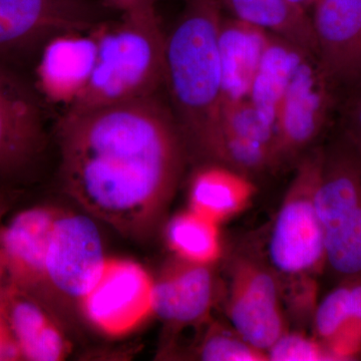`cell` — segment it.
<instances>
[{
	"label": "cell",
	"instance_id": "28",
	"mask_svg": "<svg viewBox=\"0 0 361 361\" xmlns=\"http://www.w3.org/2000/svg\"><path fill=\"white\" fill-rule=\"evenodd\" d=\"M16 360H23V356L7 322L4 306L0 304V361Z\"/></svg>",
	"mask_w": 361,
	"mask_h": 361
},
{
	"label": "cell",
	"instance_id": "15",
	"mask_svg": "<svg viewBox=\"0 0 361 361\" xmlns=\"http://www.w3.org/2000/svg\"><path fill=\"white\" fill-rule=\"evenodd\" d=\"M215 292L212 266L175 257L154 277V315L172 325L201 322L212 310Z\"/></svg>",
	"mask_w": 361,
	"mask_h": 361
},
{
	"label": "cell",
	"instance_id": "21",
	"mask_svg": "<svg viewBox=\"0 0 361 361\" xmlns=\"http://www.w3.org/2000/svg\"><path fill=\"white\" fill-rule=\"evenodd\" d=\"M220 225L195 211H184L169 221L165 236L176 257L212 266L222 254Z\"/></svg>",
	"mask_w": 361,
	"mask_h": 361
},
{
	"label": "cell",
	"instance_id": "25",
	"mask_svg": "<svg viewBox=\"0 0 361 361\" xmlns=\"http://www.w3.org/2000/svg\"><path fill=\"white\" fill-rule=\"evenodd\" d=\"M273 361H318L331 360L326 348L302 334H287L279 337L267 350Z\"/></svg>",
	"mask_w": 361,
	"mask_h": 361
},
{
	"label": "cell",
	"instance_id": "27",
	"mask_svg": "<svg viewBox=\"0 0 361 361\" xmlns=\"http://www.w3.org/2000/svg\"><path fill=\"white\" fill-rule=\"evenodd\" d=\"M342 126L350 146L348 151L361 163V87L344 109Z\"/></svg>",
	"mask_w": 361,
	"mask_h": 361
},
{
	"label": "cell",
	"instance_id": "30",
	"mask_svg": "<svg viewBox=\"0 0 361 361\" xmlns=\"http://www.w3.org/2000/svg\"><path fill=\"white\" fill-rule=\"evenodd\" d=\"M288 1H290L294 6L300 7V8L307 11L308 8L313 6L315 0H288Z\"/></svg>",
	"mask_w": 361,
	"mask_h": 361
},
{
	"label": "cell",
	"instance_id": "2",
	"mask_svg": "<svg viewBox=\"0 0 361 361\" xmlns=\"http://www.w3.org/2000/svg\"><path fill=\"white\" fill-rule=\"evenodd\" d=\"M220 0H186L165 35V82L188 158L212 163L223 103Z\"/></svg>",
	"mask_w": 361,
	"mask_h": 361
},
{
	"label": "cell",
	"instance_id": "12",
	"mask_svg": "<svg viewBox=\"0 0 361 361\" xmlns=\"http://www.w3.org/2000/svg\"><path fill=\"white\" fill-rule=\"evenodd\" d=\"M96 52L94 28L52 37L37 56L35 87L39 96L63 111L71 108L89 84Z\"/></svg>",
	"mask_w": 361,
	"mask_h": 361
},
{
	"label": "cell",
	"instance_id": "16",
	"mask_svg": "<svg viewBox=\"0 0 361 361\" xmlns=\"http://www.w3.org/2000/svg\"><path fill=\"white\" fill-rule=\"evenodd\" d=\"M2 306L23 360L61 361L68 357L71 341L63 319L49 306L13 285Z\"/></svg>",
	"mask_w": 361,
	"mask_h": 361
},
{
	"label": "cell",
	"instance_id": "31",
	"mask_svg": "<svg viewBox=\"0 0 361 361\" xmlns=\"http://www.w3.org/2000/svg\"><path fill=\"white\" fill-rule=\"evenodd\" d=\"M6 197L0 192V217H1L2 214L6 211Z\"/></svg>",
	"mask_w": 361,
	"mask_h": 361
},
{
	"label": "cell",
	"instance_id": "1",
	"mask_svg": "<svg viewBox=\"0 0 361 361\" xmlns=\"http://www.w3.org/2000/svg\"><path fill=\"white\" fill-rule=\"evenodd\" d=\"M56 141L59 182L71 200L127 239H151L188 159L172 111L159 94L63 111Z\"/></svg>",
	"mask_w": 361,
	"mask_h": 361
},
{
	"label": "cell",
	"instance_id": "11",
	"mask_svg": "<svg viewBox=\"0 0 361 361\" xmlns=\"http://www.w3.org/2000/svg\"><path fill=\"white\" fill-rule=\"evenodd\" d=\"M227 314L236 334L266 353L286 332L276 279L253 261L233 267Z\"/></svg>",
	"mask_w": 361,
	"mask_h": 361
},
{
	"label": "cell",
	"instance_id": "23",
	"mask_svg": "<svg viewBox=\"0 0 361 361\" xmlns=\"http://www.w3.org/2000/svg\"><path fill=\"white\" fill-rule=\"evenodd\" d=\"M198 356L206 361H264L267 353L251 345L238 334L216 329L207 334L199 346Z\"/></svg>",
	"mask_w": 361,
	"mask_h": 361
},
{
	"label": "cell",
	"instance_id": "22",
	"mask_svg": "<svg viewBox=\"0 0 361 361\" xmlns=\"http://www.w3.org/2000/svg\"><path fill=\"white\" fill-rule=\"evenodd\" d=\"M221 134L236 135L242 139L267 145L275 149L279 158L276 123L261 113L248 99L223 102L220 116Z\"/></svg>",
	"mask_w": 361,
	"mask_h": 361
},
{
	"label": "cell",
	"instance_id": "7",
	"mask_svg": "<svg viewBox=\"0 0 361 361\" xmlns=\"http://www.w3.org/2000/svg\"><path fill=\"white\" fill-rule=\"evenodd\" d=\"M118 16L104 0H0V59L37 56L52 37Z\"/></svg>",
	"mask_w": 361,
	"mask_h": 361
},
{
	"label": "cell",
	"instance_id": "29",
	"mask_svg": "<svg viewBox=\"0 0 361 361\" xmlns=\"http://www.w3.org/2000/svg\"><path fill=\"white\" fill-rule=\"evenodd\" d=\"M0 219H1V217H0ZM0 225H1V222H0ZM11 285V279H9L8 271H7L6 258H4L1 244H0V304L4 303L7 290H8Z\"/></svg>",
	"mask_w": 361,
	"mask_h": 361
},
{
	"label": "cell",
	"instance_id": "19",
	"mask_svg": "<svg viewBox=\"0 0 361 361\" xmlns=\"http://www.w3.org/2000/svg\"><path fill=\"white\" fill-rule=\"evenodd\" d=\"M311 56L302 47L271 33L248 99L272 122L276 123L280 104L292 78Z\"/></svg>",
	"mask_w": 361,
	"mask_h": 361
},
{
	"label": "cell",
	"instance_id": "5",
	"mask_svg": "<svg viewBox=\"0 0 361 361\" xmlns=\"http://www.w3.org/2000/svg\"><path fill=\"white\" fill-rule=\"evenodd\" d=\"M324 157L316 151L300 161L273 225L269 256L273 266L283 274H307L326 262L314 204Z\"/></svg>",
	"mask_w": 361,
	"mask_h": 361
},
{
	"label": "cell",
	"instance_id": "13",
	"mask_svg": "<svg viewBox=\"0 0 361 361\" xmlns=\"http://www.w3.org/2000/svg\"><path fill=\"white\" fill-rule=\"evenodd\" d=\"M59 212L58 207H30L0 225V244L11 285L44 303L45 258Z\"/></svg>",
	"mask_w": 361,
	"mask_h": 361
},
{
	"label": "cell",
	"instance_id": "17",
	"mask_svg": "<svg viewBox=\"0 0 361 361\" xmlns=\"http://www.w3.org/2000/svg\"><path fill=\"white\" fill-rule=\"evenodd\" d=\"M270 35L258 26L223 16L219 32L223 102L248 99Z\"/></svg>",
	"mask_w": 361,
	"mask_h": 361
},
{
	"label": "cell",
	"instance_id": "14",
	"mask_svg": "<svg viewBox=\"0 0 361 361\" xmlns=\"http://www.w3.org/2000/svg\"><path fill=\"white\" fill-rule=\"evenodd\" d=\"M317 59L334 84L361 80V0H315Z\"/></svg>",
	"mask_w": 361,
	"mask_h": 361
},
{
	"label": "cell",
	"instance_id": "6",
	"mask_svg": "<svg viewBox=\"0 0 361 361\" xmlns=\"http://www.w3.org/2000/svg\"><path fill=\"white\" fill-rule=\"evenodd\" d=\"M314 204L326 262L339 274H360L361 163L353 154L324 157Z\"/></svg>",
	"mask_w": 361,
	"mask_h": 361
},
{
	"label": "cell",
	"instance_id": "18",
	"mask_svg": "<svg viewBox=\"0 0 361 361\" xmlns=\"http://www.w3.org/2000/svg\"><path fill=\"white\" fill-rule=\"evenodd\" d=\"M255 193L248 176L220 164L202 163L190 180L189 209L220 225L245 210Z\"/></svg>",
	"mask_w": 361,
	"mask_h": 361
},
{
	"label": "cell",
	"instance_id": "9",
	"mask_svg": "<svg viewBox=\"0 0 361 361\" xmlns=\"http://www.w3.org/2000/svg\"><path fill=\"white\" fill-rule=\"evenodd\" d=\"M42 97L35 87L0 63V183L21 180L47 148Z\"/></svg>",
	"mask_w": 361,
	"mask_h": 361
},
{
	"label": "cell",
	"instance_id": "8",
	"mask_svg": "<svg viewBox=\"0 0 361 361\" xmlns=\"http://www.w3.org/2000/svg\"><path fill=\"white\" fill-rule=\"evenodd\" d=\"M153 294L154 277L144 266L129 259L108 258L78 314L99 334L127 336L154 315Z\"/></svg>",
	"mask_w": 361,
	"mask_h": 361
},
{
	"label": "cell",
	"instance_id": "26",
	"mask_svg": "<svg viewBox=\"0 0 361 361\" xmlns=\"http://www.w3.org/2000/svg\"><path fill=\"white\" fill-rule=\"evenodd\" d=\"M120 16L148 26H161L157 14L156 0H104Z\"/></svg>",
	"mask_w": 361,
	"mask_h": 361
},
{
	"label": "cell",
	"instance_id": "4",
	"mask_svg": "<svg viewBox=\"0 0 361 361\" xmlns=\"http://www.w3.org/2000/svg\"><path fill=\"white\" fill-rule=\"evenodd\" d=\"M94 221L87 213L61 209L54 222L45 258L44 298L61 319V307L78 312L108 260Z\"/></svg>",
	"mask_w": 361,
	"mask_h": 361
},
{
	"label": "cell",
	"instance_id": "3",
	"mask_svg": "<svg viewBox=\"0 0 361 361\" xmlns=\"http://www.w3.org/2000/svg\"><path fill=\"white\" fill-rule=\"evenodd\" d=\"M94 35L96 61L89 84L66 111L103 108L158 94L165 82V35L161 26L118 16L97 26Z\"/></svg>",
	"mask_w": 361,
	"mask_h": 361
},
{
	"label": "cell",
	"instance_id": "20",
	"mask_svg": "<svg viewBox=\"0 0 361 361\" xmlns=\"http://www.w3.org/2000/svg\"><path fill=\"white\" fill-rule=\"evenodd\" d=\"M232 18L283 37L317 56L312 21L307 11L288 0H220ZM317 58V56H316Z\"/></svg>",
	"mask_w": 361,
	"mask_h": 361
},
{
	"label": "cell",
	"instance_id": "24",
	"mask_svg": "<svg viewBox=\"0 0 361 361\" xmlns=\"http://www.w3.org/2000/svg\"><path fill=\"white\" fill-rule=\"evenodd\" d=\"M355 319V308L349 287H339L323 299L315 314V329L327 341ZM361 323V322H360Z\"/></svg>",
	"mask_w": 361,
	"mask_h": 361
},
{
	"label": "cell",
	"instance_id": "10",
	"mask_svg": "<svg viewBox=\"0 0 361 361\" xmlns=\"http://www.w3.org/2000/svg\"><path fill=\"white\" fill-rule=\"evenodd\" d=\"M334 85L316 56L296 71L276 118L280 161L307 148L324 129L334 108Z\"/></svg>",
	"mask_w": 361,
	"mask_h": 361
}]
</instances>
